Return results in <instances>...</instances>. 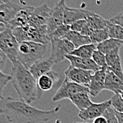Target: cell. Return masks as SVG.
Returning <instances> with one entry per match:
<instances>
[{"label": "cell", "mask_w": 123, "mask_h": 123, "mask_svg": "<svg viewBox=\"0 0 123 123\" xmlns=\"http://www.w3.org/2000/svg\"><path fill=\"white\" fill-rule=\"evenodd\" d=\"M47 49V44L33 41H24L19 43L17 60L25 68H29L37 60L43 58Z\"/></svg>", "instance_id": "cell-3"}, {"label": "cell", "mask_w": 123, "mask_h": 123, "mask_svg": "<svg viewBox=\"0 0 123 123\" xmlns=\"http://www.w3.org/2000/svg\"><path fill=\"white\" fill-rule=\"evenodd\" d=\"M10 81H12V76L4 74L2 72V71H1V72H0V94H1V97H2V93H3L4 87Z\"/></svg>", "instance_id": "cell-32"}, {"label": "cell", "mask_w": 123, "mask_h": 123, "mask_svg": "<svg viewBox=\"0 0 123 123\" xmlns=\"http://www.w3.org/2000/svg\"><path fill=\"white\" fill-rule=\"evenodd\" d=\"M93 123H108L107 119L104 116H100L93 120Z\"/></svg>", "instance_id": "cell-37"}, {"label": "cell", "mask_w": 123, "mask_h": 123, "mask_svg": "<svg viewBox=\"0 0 123 123\" xmlns=\"http://www.w3.org/2000/svg\"><path fill=\"white\" fill-rule=\"evenodd\" d=\"M14 36L20 43L24 41H33L43 44H48L50 42L47 25L35 26L30 24L18 27L12 31Z\"/></svg>", "instance_id": "cell-4"}, {"label": "cell", "mask_w": 123, "mask_h": 123, "mask_svg": "<svg viewBox=\"0 0 123 123\" xmlns=\"http://www.w3.org/2000/svg\"><path fill=\"white\" fill-rule=\"evenodd\" d=\"M64 0H60L58 3L51 9L49 19L47 24L48 33L49 39L52 33L60 25L64 24V16L65 9Z\"/></svg>", "instance_id": "cell-8"}, {"label": "cell", "mask_w": 123, "mask_h": 123, "mask_svg": "<svg viewBox=\"0 0 123 123\" xmlns=\"http://www.w3.org/2000/svg\"><path fill=\"white\" fill-rule=\"evenodd\" d=\"M88 10L81 9H74L65 6L64 16V24L71 25L74 22L86 19Z\"/></svg>", "instance_id": "cell-18"}, {"label": "cell", "mask_w": 123, "mask_h": 123, "mask_svg": "<svg viewBox=\"0 0 123 123\" xmlns=\"http://www.w3.org/2000/svg\"><path fill=\"white\" fill-rule=\"evenodd\" d=\"M82 91H89L88 88L72 82L66 77L53 96L52 101L57 102L64 99H70L74 95Z\"/></svg>", "instance_id": "cell-7"}, {"label": "cell", "mask_w": 123, "mask_h": 123, "mask_svg": "<svg viewBox=\"0 0 123 123\" xmlns=\"http://www.w3.org/2000/svg\"><path fill=\"white\" fill-rule=\"evenodd\" d=\"M120 94L121 95V96H122V98H123V91H121V93H120Z\"/></svg>", "instance_id": "cell-39"}, {"label": "cell", "mask_w": 123, "mask_h": 123, "mask_svg": "<svg viewBox=\"0 0 123 123\" xmlns=\"http://www.w3.org/2000/svg\"><path fill=\"white\" fill-rule=\"evenodd\" d=\"M95 30L90 25L88 24V22L86 23V24L84 25V27L83 28L81 32L80 33L81 34H82L83 36H88V37H90L92 33H93Z\"/></svg>", "instance_id": "cell-35"}, {"label": "cell", "mask_w": 123, "mask_h": 123, "mask_svg": "<svg viewBox=\"0 0 123 123\" xmlns=\"http://www.w3.org/2000/svg\"><path fill=\"white\" fill-rule=\"evenodd\" d=\"M86 20L94 30H102L108 28V20L92 12L88 11Z\"/></svg>", "instance_id": "cell-22"}, {"label": "cell", "mask_w": 123, "mask_h": 123, "mask_svg": "<svg viewBox=\"0 0 123 123\" xmlns=\"http://www.w3.org/2000/svg\"><path fill=\"white\" fill-rule=\"evenodd\" d=\"M65 58L69 61L72 66L74 67L84 69L93 71L94 72L100 70L102 67H99L98 65L93 61L92 59H85L79 57H76L72 55H67Z\"/></svg>", "instance_id": "cell-15"}, {"label": "cell", "mask_w": 123, "mask_h": 123, "mask_svg": "<svg viewBox=\"0 0 123 123\" xmlns=\"http://www.w3.org/2000/svg\"><path fill=\"white\" fill-rule=\"evenodd\" d=\"M111 107H112L111 100H108L100 103H92V104L88 108L84 111H80L78 116L81 120L84 121L93 119L94 120L96 117L103 116L105 112Z\"/></svg>", "instance_id": "cell-10"}, {"label": "cell", "mask_w": 123, "mask_h": 123, "mask_svg": "<svg viewBox=\"0 0 123 123\" xmlns=\"http://www.w3.org/2000/svg\"><path fill=\"white\" fill-rule=\"evenodd\" d=\"M12 82L19 98L32 104L40 98L42 91L37 86V79L18 61L12 64Z\"/></svg>", "instance_id": "cell-2"}, {"label": "cell", "mask_w": 123, "mask_h": 123, "mask_svg": "<svg viewBox=\"0 0 123 123\" xmlns=\"http://www.w3.org/2000/svg\"><path fill=\"white\" fill-rule=\"evenodd\" d=\"M109 21L111 24L118 25L123 28V11L115 16L114 17L109 19Z\"/></svg>", "instance_id": "cell-34"}, {"label": "cell", "mask_w": 123, "mask_h": 123, "mask_svg": "<svg viewBox=\"0 0 123 123\" xmlns=\"http://www.w3.org/2000/svg\"><path fill=\"white\" fill-rule=\"evenodd\" d=\"M89 95V91H82L74 95L69 100L79 111H82L92 104Z\"/></svg>", "instance_id": "cell-21"}, {"label": "cell", "mask_w": 123, "mask_h": 123, "mask_svg": "<svg viewBox=\"0 0 123 123\" xmlns=\"http://www.w3.org/2000/svg\"><path fill=\"white\" fill-rule=\"evenodd\" d=\"M51 52L49 58L55 64H58L64 60L67 55H70L76 49L74 45L65 38H52Z\"/></svg>", "instance_id": "cell-6"}, {"label": "cell", "mask_w": 123, "mask_h": 123, "mask_svg": "<svg viewBox=\"0 0 123 123\" xmlns=\"http://www.w3.org/2000/svg\"><path fill=\"white\" fill-rule=\"evenodd\" d=\"M71 31V26L69 25L63 24L58 27L51 35L50 40L52 38H64L67 33Z\"/></svg>", "instance_id": "cell-28"}, {"label": "cell", "mask_w": 123, "mask_h": 123, "mask_svg": "<svg viewBox=\"0 0 123 123\" xmlns=\"http://www.w3.org/2000/svg\"><path fill=\"white\" fill-rule=\"evenodd\" d=\"M19 43L13 33L12 30L9 27L0 32V49L6 55L12 64L17 60Z\"/></svg>", "instance_id": "cell-5"}, {"label": "cell", "mask_w": 123, "mask_h": 123, "mask_svg": "<svg viewBox=\"0 0 123 123\" xmlns=\"http://www.w3.org/2000/svg\"><path fill=\"white\" fill-rule=\"evenodd\" d=\"M105 90L111 91L115 93V94L120 93L123 90V81L108 69L106 72Z\"/></svg>", "instance_id": "cell-19"}, {"label": "cell", "mask_w": 123, "mask_h": 123, "mask_svg": "<svg viewBox=\"0 0 123 123\" xmlns=\"http://www.w3.org/2000/svg\"><path fill=\"white\" fill-rule=\"evenodd\" d=\"M54 64L55 63L49 57L42 58L36 62L28 70L37 80L41 76L47 74L48 72L52 70V67Z\"/></svg>", "instance_id": "cell-16"}, {"label": "cell", "mask_w": 123, "mask_h": 123, "mask_svg": "<svg viewBox=\"0 0 123 123\" xmlns=\"http://www.w3.org/2000/svg\"><path fill=\"white\" fill-rule=\"evenodd\" d=\"M33 9L34 6H24V9L18 13V14L12 21H11L9 23L6 25L12 31L16 28L27 25L29 22V19Z\"/></svg>", "instance_id": "cell-17"}, {"label": "cell", "mask_w": 123, "mask_h": 123, "mask_svg": "<svg viewBox=\"0 0 123 123\" xmlns=\"http://www.w3.org/2000/svg\"><path fill=\"white\" fill-rule=\"evenodd\" d=\"M96 49L97 46L91 43L81 46L79 48H76L70 55L85 59H92L93 54Z\"/></svg>", "instance_id": "cell-25"}, {"label": "cell", "mask_w": 123, "mask_h": 123, "mask_svg": "<svg viewBox=\"0 0 123 123\" xmlns=\"http://www.w3.org/2000/svg\"><path fill=\"white\" fill-rule=\"evenodd\" d=\"M61 109L57 106L49 111L36 108L20 98L13 97H1L0 112L4 114L11 123H39L48 122L54 118Z\"/></svg>", "instance_id": "cell-1"}, {"label": "cell", "mask_w": 123, "mask_h": 123, "mask_svg": "<svg viewBox=\"0 0 123 123\" xmlns=\"http://www.w3.org/2000/svg\"><path fill=\"white\" fill-rule=\"evenodd\" d=\"M123 45V41L114 39V38H108V40L98 44L97 49L102 52L103 54L107 55L110 52L120 48Z\"/></svg>", "instance_id": "cell-24"}, {"label": "cell", "mask_w": 123, "mask_h": 123, "mask_svg": "<svg viewBox=\"0 0 123 123\" xmlns=\"http://www.w3.org/2000/svg\"><path fill=\"white\" fill-rule=\"evenodd\" d=\"M92 60L95 62L99 67H103L106 64V57L105 55L103 54L102 52H100L98 49H96L93 54V57H92Z\"/></svg>", "instance_id": "cell-30"}, {"label": "cell", "mask_w": 123, "mask_h": 123, "mask_svg": "<svg viewBox=\"0 0 123 123\" xmlns=\"http://www.w3.org/2000/svg\"><path fill=\"white\" fill-rule=\"evenodd\" d=\"M91 43L97 45L98 44L108 40L109 37L108 29H102V30H95L92 35L90 36Z\"/></svg>", "instance_id": "cell-27"}, {"label": "cell", "mask_w": 123, "mask_h": 123, "mask_svg": "<svg viewBox=\"0 0 123 123\" xmlns=\"http://www.w3.org/2000/svg\"><path fill=\"white\" fill-rule=\"evenodd\" d=\"M24 9L10 0H0V21L7 24L16 17L18 13Z\"/></svg>", "instance_id": "cell-11"}, {"label": "cell", "mask_w": 123, "mask_h": 123, "mask_svg": "<svg viewBox=\"0 0 123 123\" xmlns=\"http://www.w3.org/2000/svg\"><path fill=\"white\" fill-rule=\"evenodd\" d=\"M103 116H104L107 119L108 123H119L117 116H116L115 111L112 107L109 108L105 111Z\"/></svg>", "instance_id": "cell-31"}, {"label": "cell", "mask_w": 123, "mask_h": 123, "mask_svg": "<svg viewBox=\"0 0 123 123\" xmlns=\"http://www.w3.org/2000/svg\"><path fill=\"white\" fill-rule=\"evenodd\" d=\"M120 48H118L105 55L106 64L108 69L123 81V69L120 56Z\"/></svg>", "instance_id": "cell-14"}, {"label": "cell", "mask_w": 123, "mask_h": 123, "mask_svg": "<svg viewBox=\"0 0 123 123\" xmlns=\"http://www.w3.org/2000/svg\"><path fill=\"white\" fill-rule=\"evenodd\" d=\"M86 123V122H83V123H78V122H74V123Z\"/></svg>", "instance_id": "cell-40"}, {"label": "cell", "mask_w": 123, "mask_h": 123, "mask_svg": "<svg viewBox=\"0 0 123 123\" xmlns=\"http://www.w3.org/2000/svg\"><path fill=\"white\" fill-rule=\"evenodd\" d=\"M107 69L108 67L107 65H105L100 70L94 72L90 84L88 86L89 93L92 96H97L103 90H105V81Z\"/></svg>", "instance_id": "cell-12"}, {"label": "cell", "mask_w": 123, "mask_h": 123, "mask_svg": "<svg viewBox=\"0 0 123 123\" xmlns=\"http://www.w3.org/2000/svg\"><path fill=\"white\" fill-rule=\"evenodd\" d=\"M94 72L79 69L70 65L65 71L66 77L71 81L88 87L90 84Z\"/></svg>", "instance_id": "cell-9"}, {"label": "cell", "mask_w": 123, "mask_h": 123, "mask_svg": "<svg viewBox=\"0 0 123 123\" xmlns=\"http://www.w3.org/2000/svg\"><path fill=\"white\" fill-rule=\"evenodd\" d=\"M87 21L86 19H81V20H79L76 22H74V24L71 25V31H73L75 32H78V33H81L83 28L84 27V25L86 24Z\"/></svg>", "instance_id": "cell-33"}, {"label": "cell", "mask_w": 123, "mask_h": 123, "mask_svg": "<svg viewBox=\"0 0 123 123\" xmlns=\"http://www.w3.org/2000/svg\"><path fill=\"white\" fill-rule=\"evenodd\" d=\"M51 9L48 6L45 4L40 6L34 7L31 15L28 24L35 26L45 25L48 24Z\"/></svg>", "instance_id": "cell-13"}, {"label": "cell", "mask_w": 123, "mask_h": 123, "mask_svg": "<svg viewBox=\"0 0 123 123\" xmlns=\"http://www.w3.org/2000/svg\"><path fill=\"white\" fill-rule=\"evenodd\" d=\"M58 78V74L54 70H50L47 74L41 76L37 80L39 89L43 91H48L52 88Z\"/></svg>", "instance_id": "cell-20"}, {"label": "cell", "mask_w": 123, "mask_h": 123, "mask_svg": "<svg viewBox=\"0 0 123 123\" xmlns=\"http://www.w3.org/2000/svg\"><path fill=\"white\" fill-rule=\"evenodd\" d=\"M115 113H116V116H117L119 123H123V113L118 112L117 111H115Z\"/></svg>", "instance_id": "cell-38"}, {"label": "cell", "mask_w": 123, "mask_h": 123, "mask_svg": "<svg viewBox=\"0 0 123 123\" xmlns=\"http://www.w3.org/2000/svg\"><path fill=\"white\" fill-rule=\"evenodd\" d=\"M111 105L113 109L118 112L123 113V98L120 93L115 94L111 99Z\"/></svg>", "instance_id": "cell-29"}, {"label": "cell", "mask_w": 123, "mask_h": 123, "mask_svg": "<svg viewBox=\"0 0 123 123\" xmlns=\"http://www.w3.org/2000/svg\"><path fill=\"white\" fill-rule=\"evenodd\" d=\"M108 32L110 38H114L123 41V28L118 25L111 24L108 20Z\"/></svg>", "instance_id": "cell-26"}, {"label": "cell", "mask_w": 123, "mask_h": 123, "mask_svg": "<svg viewBox=\"0 0 123 123\" xmlns=\"http://www.w3.org/2000/svg\"><path fill=\"white\" fill-rule=\"evenodd\" d=\"M64 38L69 40L75 46L76 48H79L81 46L91 43L90 37L83 36L80 33L75 32L73 31H70Z\"/></svg>", "instance_id": "cell-23"}, {"label": "cell", "mask_w": 123, "mask_h": 123, "mask_svg": "<svg viewBox=\"0 0 123 123\" xmlns=\"http://www.w3.org/2000/svg\"><path fill=\"white\" fill-rule=\"evenodd\" d=\"M6 59H8V57H6V55L4 54V52H2L1 50H0V69L1 71H2L4 64L6 63Z\"/></svg>", "instance_id": "cell-36"}]
</instances>
